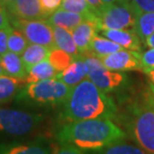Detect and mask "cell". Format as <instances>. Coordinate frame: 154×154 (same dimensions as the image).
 Wrapping results in <instances>:
<instances>
[{"mask_svg":"<svg viewBox=\"0 0 154 154\" xmlns=\"http://www.w3.org/2000/svg\"><path fill=\"white\" fill-rule=\"evenodd\" d=\"M136 15L130 3L116 2L104 8L97 15L99 32L106 29H129L134 28Z\"/></svg>","mask_w":154,"mask_h":154,"instance_id":"7","label":"cell"},{"mask_svg":"<svg viewBox=\"0 0 154 154\" xmlns=\"http://www.w3.org/2000/svg\"><path fill=\"white\" fill-rule=\"evenodd\" d=\"M129 3L136 16L146 12H154V0H130Z\"/></svg>","mask_w":154,"mask_h":154,"instance_id":"27","label":"cell"},{"mask_svg":"<svg viewBox=\"0 0 154 154\" xmlns=\"http://www.w3.org/2000/svg\"><path fill=\"white\" fill-rule=\"evenodd\" d=\"M121 49L123 48L119 44H116V42L103 37V36H99L97 34L93 39V41H91L90 50L86 55L94 56V57L100 59L104 57V56L116 53V52L121 50Z\"/></svg>","mask_w":154,"mask_h":154,"instance_id":"20","label":"cell"},{"mask_svg":"<svg viewBox=\"0 0 154 154\" xmlns=\"http://www.w3.org/2000/svg\"><path fill=\"white\" fill-rule=\"evenodd\" d=\"M141 71L147 74L154 69V48H150L149 50L141 53Z\"/></svg>","mask_w":154,"mask_h":154,"instance_id":"28","label":"cell"},{"mask_svg":"<svg viewBox=\"0 0 154 154\" xmlns=\"http://www.w3.org/2000/svg\"><path fill=\"white\" fill-rule=\"evenodd\" d=\"M53 154H90V153L85 152L83 150L79 149L78 147L71 145V144L60 143V145L56 149H54Z\"/></svg>","mask_w":154,"mask_h":154,"instance_id":"29","label":"cell"},{"mask_svg":"<svg viewBox=\"0 0 154 154\" xmlns=\"http://www.w3.org/2000/svg\"><path fill=\"white\" fill-rule=\"evenodd\" d=\"M100 33L101 36L106 37L109 40L116 42V44L121 46L123 49L131 51H140L141 44L140 38L132 28L129 29H106L100 30Z\"/></svg>","mask_w":154,"mask_h":154,"instance_id":"11","label":"cell"},{"mask_svg":"<svg viewBox=\"0 0 154 154\" xmlns=\"http://www.w3.org/2000/svg\"><path fill=\"white\" fill-rule=\"evenodd\" d=\"M149 88H150V91H152V94H153V96H154V85H152V84H150L149 85Z\"/></svg>","mask_w":154,"mask_h":154,"instance_id":"38","label":"cell"},{"mask_svg":"<svg viewBox=\"0 0 154 154\" xmlns=\"http://www.w3.org/2000/svg\"><path fill=\"white\" fill-rule=\"evenodd\" d=\"M127 133L110 119H91L66 122L57 132L60 143L71 144L91 153L125 140Z\"/></svg>","mask_w":154,"mask_h":154,"instance_id":"1","label":"cell"},{"mask_svg":"<svg viewBox=\"0 0 154 154\" xmlns=\"http://www.w3.org/2000/svg\"><path fill=\"white\" fill-rule=\"evenodd\" d=\"M146 75H147V76H148V78H149L150 84L154 85V69H152V70L150 71V72H148V73H147Z\"/></svg>","mask_w":154,"mask_h":154,"instance_id":"35","label":"cell"},{"mask_svg":"<svg viewBox=\"0 0 154 154\" xmlns=\"http://www.w3.org/2000/svg\"><path fill=\"white\" fill-rule=\"evenodd\" d=\"M10 14L4 6L0 4V29L10 26Z\"/></svg>","mask_w":154,"mask_h":154,"instance_id":"32","label":"cell"},{"mask_svg":"<svg viewBox=\"0 0 154 154\" xmlns=\"http://www.w3.org/2000/svg\"><path fill=\"white\" fill-rule=\"evenodd\" d=\"M122 122L127 134L147 153L154 154V96L143 91L126 106Z\"/></svg>","mask_w":154,"mask_h":154,"instance_id":"3","label":"cell"},{"mask_svg":"<svg viewBox=\"0 0 154 154\" xmlns=\"http://www.w3.org/2000/svg\"><path fill=\"white\" fill-rule=\"evenodd\" d=\"M145 45L148 46L149 48H154V33L147 38V40L145 42Z\"/></svg>","mask_w":154,"mask_h":154,"instance_id":"34","label":"cell"},{"mask_svg":"<svg viewBox=\"0 0 154 154\" xmlns=\"http://www.w3.org/2000/svg\"><path fill=\"white\" fill-rule=\"evenodd\" d=\"M88 67V79L96 86L109 94L121 91L127 85L128 78L121 72L111 71L103 66L100 59L91 55H82Z\"/></svg>","mask_w":154,"mask_h":154,"instance_id":"6","label":"cell"},{"mask_svg":"<svg viewBox=\"0 0 154 154\" xmlns=\"http://www.w3.org/2000/svg\"><path fill=\"white\" fill-rule=\"evenodd\" d=\"M99 32L97 21L86 20L72 30L74 40L76 42L80 55H86L90 50V46L94 36Z\"/></svg>","mask_w":154,"mask_h":154,"instance_id":"13","label":"cell"},{"mask_svg":"<svg viewBox=\"0 0 154 154\" xmlns=\"http://www.w3.org/2000/svg\"><path fill=\"white\" fill-rule=\"evenodd\" d=\"M117 2H121V3H129L130 0H117Z\"/></svg>","mask_w":154,"mask_h":154,"instance_id":"40","label":"cell"},{"mask_svg":"<svg viewBox=\"0 0 154 154\" xmlns=\"http://www.w3.org/2000/svg\"><path fill=\"white\" fill-rule=\"evenodd\" d=\"M58 74L59 72L50 63L49 59H46L28 69L26 82L28 84L43 80H49V79H56Z\"/></svg>","mask_w":154,"mask_h":154,"instance_id":"19","label":"cell"},{"mask_svg":"<svg viewBox=\"0 0 154 154\" xmlns=\"http://www.w3.org/2000/svg\"><path fill=\"white\" fill-rule=\"evenodd\" d=\"M10 24L25 35L29 43L39 44L49 48H56L53 26L46 19L43 20H25L10 15Z\"/></svg>","mask_w":154,"mask_h":154,"instance_id":"8","label":"cell"},{"mask_svg":"<svg viewBox=\"0 0 154 154\" xmlns=\"http://www.w3.org/2000/svg\"><path fill=\"white\" fill-rule=\"evenodd\" d=\"M6 9L13 17L25 20H43L50 16L44 11L40 0H14Z\"/></svg>","mask_w":154,"mask_h":154,"instance_id":"10","label":"cell"},{"mask_svg":"<svg viewBox=\"0 0 154 154\" xmlns=\"http://www.w3.org/2000/svg\"><path fill=\"white\" fill-rule=\"evenodd\" d=\"M87 1L88 2V4L91 6V8H93V10L97 14V16L100 14L101 10L104 8V6H106L101 0H87Z\"/></svg>","mask_w":154,"mask_h":154,"instance_id":"33","label":"cell"},{"mask_svg":"<svg viewBox=\"0 0 154 154\" xmlns=\"http://www.w3.org/2000/svg\"><path fill=\"white\" fill-rule=\"evenodd\" d=\"M119 109L106 93L86 79L71 88L62 106L61 119L65 122L91 119H116Z\"/></svg>","mask_w":154,"mask_h":154,"instance_id":"2","label":"cell"},{"mask_svg":"<svg viewBox=\"0 0 154 154\" xmlns=\"http://www.w3.org/2000/svg\"><path fill=\"white\" fill-rule=\"evenodd\" d=\"M50 51V49L45 47V46L29 43L27 48L25 49L21 55V58L24 62L26 68H27V71L33 65L48 59Z\"/></svg>","mask_w":154,"mask_h":154,"instance_id":"21","label":"cell"},{"mask_svg":"<svg viewBox=\"0 0 154 154\" xmlns=\"http://www.w3.org/2000/svg\"><path fill=\"white\" fill-rule=\"evenodd\" d=\"M134 30L141 42L145 44L147 38L154 33V12H146L137 15Z\"/></svg>","mask_w":154,"mask_h":154,"instance_id":"22","label":"cell"},{"mask_svg":"<svg viewBox=\"0 0 154 154\" xmlns=\"http://www.w3.org/2000/svg\"><path fill=\"white\" fill-rule=\"evenodd\" d=\"M90 154H149L141 147L136 144L125 142L124 140L116 142L104 147L103 149L97 150Z\"/></svg>","mask_w":154,"mask_h":154,"instance_id":"23","label":"cell"},{"mask_svg":"<svg viewBox=\"0 0 154 154\" xmlns=\"http://www.w3.org/2000/svg\"><path fill=\"white\" fill-rule=\"evenodd\" d=\"M54 150L39 142H2L0 154H53Z\"/></svg>","mask_w":154,"mask_h":154,"instance_id":"14","label":"cell"},{"mask_svg":"<svg viewBox=\"0 0 154 154\" xmlns=\"http://www.w3.org/2000/svg\"><path fill=\"white\" fill-rule=\"evenodd\" d=\"M141 53L139 51H131L126 49L112 53L110 55L104 56L100 58L103 66L116 72H124L141 70Z\"/></svg>","mask_w":154,"mask_h":154,"instance_id":"9","label":"cell"},{"mask_svg":"<svg viewBox=\"0 0 154 154\" xmlns=\"http://www.w3.org/2000/svg\"><path fill=\"white\" fill-rule=\"evenodd\" d=\"M103 1V3L106 6L107 5H111V4H113V3H116L117 2V0H101Z\"/></svg>","mask_w":154,"mask_h":154,"instance_id":"37","label":"cell"},{"mask_svg":"<svg viewBox=\"0 0 154 154\" xmlns=\"http://www.w3.org/2000/svg\"><path fill=\"white\" fill-rule=\"evenodd\" d=\"M88 67L85 61V58L80 55L74 59V61L67 69H65L63 72H60L56 79L62 81L69 87L73 88L88 79Z\"/></svg>","mask_w":154,"mask_h":154,"instance_id":"12","label":"cell"},{"mask_svg":"<svg viewBox=\"0 0 154 154\" xmlns=\"http://www.w3.org/2000/svg\"><path fill=\"white\" fill-rule=\"evenodd\" d=\"M61 9L71 12L79 13L88 19V20L97 21V16L93 10L91 6L87 0H63L60 6Z\"/></svg>","mask_w":154,"mask_h":154,"instance_id":"24","label":"cell"},{"mask_svg":"<svg viewBox=\"0 0 154 154\" xmlns=\"http://www.w3.org/2000/svg\"><path fill=\"white\" fill-rule=\"evenodd\" d=\"M0 64L4 74L7 76L19 79H26L27 77V68L20 55L9 51L0 57Z\"/></svg>","mask_w":154,"mask_h":154,"instance_id":"16","label":"cell"},{"mask_svg":"<svg viewBox=\"0 0 154 154\" xmlns=\"http://www.w3.org/2000/svg\"><path fill=\"white\" fill-rule=\"evenodd\" d=\"M46 20L48 21V23H50L52 26H59V27L72 31L78 25H80L84 21L88 20V19L86 16L79 14V13L71 12L59 8L58 10L52 13Z\"/></svg>","mask_w":154,"mask_h":154,"instance_id":"15","label":"cell"},{"mask_svg":"<svg viewBox=\"0 0 154 154\" xmlns=\"http://www.w3.org/2000/svg\"><path fill=\"white\" fill-rule=\"evenodd\" d=\"M41 113L15 109L0 107V133L11 136H23L36 129L43 122Z\"/></svg>","mask_w":154,"mask_h":154,"instance_id":"5","label":"cell"},{"mask_svg":"<svg viewBox=\"0 0 154 154\" xmlns=\"http://www.w3.org/2000/svg\"><path fill=\"white\" fill-rule=\"evenodd\" d=\"M10 26L0 29V57L8 52V35Z\"/></svg>","mask_w":154,"mask_h":154,"instance_id":"30","label":"cell"},{"mask_svg":"<svg viewBox=\"0 0 154 154\" xmlns=\"http://www.w3.org/2000/svg\"><path fill=\"white\" fill-rule=\"evenodd\" d=\"M26 84V79L14 78L7 75L0 76V104L14 100Z\"/></svg>","mask_w":154,"mask_h":154,"instance_id":"17","label":"cell"},{"mask_svg":"<svg viewBox=\"0 0 154 154\" xmlns=\"http://www.w3.org/2000/svg\"><path fill=\"white\" fill-rule=\"evenodd\" d=\"M14 1V0H0V4L2 6H4V7H7L11 4V3Z\"/></svg>","mask_w":154,"mask_h":154,"instance_id":"36","label":"cell"},{"mask_svg":"<svg viewBox=\"0 0 154 154\" xmlns=\"http://www.w3.org/2000/svg\"><path fill=\"white\" fill-rule=\"evenodd\" d=\"M53 32L56 48L62 49L74 58L80 56L72 31L59 26H53Z\"/></svg>","mask_w":154,"mask_h":154,"instance_id":"18","label":"cell"},{"mask_svg":"<svg viewBox=\"0 0 154 154\" xmlns=\"http://www.w3.org/2000/svg\"><path fill=\"white\" fill-rule=\"evenodd\" d=\"M48 59L50 63L53 65V67L60 73V72H63L65 69H67L70 66L75 58L72 57L67 52L62 50V49L54 48L50 51Z\"/></svg>","mask_w":154,"mask_h":154,"instance_id":"26","label":"cell"},{"mask_svg":"<svg viewBox=\"0 0 154 154\" xmlns=\"http://www.w3.org/2000/svg\"><path fill=\"white\" fill-rule=\"evenodd\" d=\"M28 45L29 41L21 30L11 25L8 35V50L18 55H22Z\"/></svg>","mask_w":154,"mask_h":154,"instance_id":"25","label":"cell"},{"mask_svg":"<svg viewBox=\"0 0 154 154\" xmlns=\"http://www.w3.org/2000/svg\"><path fill=\"white\" fill-rule=\"evenodd\" d=\"M40 1L44 11L48 15H51L52 13L60 8L61 3L63 0H40Z\"/></svg>","mask_w":154,"mask_h":154,"instance_id":"31","label":"cell"},{"mask_svg":"<svg viewBox=\"0 0 154 154\" xmlns=\"http://www.w3.org/2000/svg\"><path fill=\"white\" fill-rule=\"evenodd\" d=\"M71 87L58 79L28 83L19 91L16 103L29 107H54L63 106Z\"/></svg>","mask_w":154,"mask_h":154,"instance_id":"4","label":"cell"},{"mask_svg":"<svg viewBox=\"0 0 154 154\" xmlns=\"http://www.w3.org/2000/svg\"><path fill=\"white\" fill-rule=\"evenodd\" d=\"M2 75H5V74H4V71H3V68L1 66V64H0V76H2Z\"/></svg>","mask_w":154,"mask_h":154,"instance_id":"39","label":"cell"}]
</instances>
